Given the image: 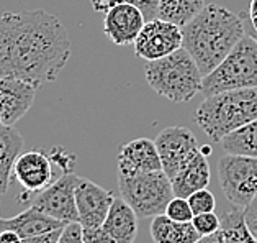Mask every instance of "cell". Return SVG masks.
<instances>
[{
  "label": "cell",
  "instance_id": "cell-3",
  "mask_svg": "<svg viewBox=\"0 0 257 243\" xmlns=\"http://www.w3.org/2000/svg\"><path fill=\"white\" fill-rule=\"evenodd\" d=\"M254 120H257V87L208 96L195 112L197 125L213 141H221Z\"/></svg>",
  "mask_w": 257,
  "mask_h": 243
},
{
  "label": "cell",
  "instance_id": "cell-25",
  "mask_svg": "<svg viewBox=\"0 0 257 243\" xmlns=\"http://www.w3.org/2000/svg\"><path fill=\"white\" fill-rule=\"evenodd\" d=\"M164 214L177 222H192L193 219V210L189 204V199L179 197V196H174L171 201H169Z\"/></svg>",
  "mask_w": 257,
  "mask_h": 243
},
{
  "label": "cell",
  "instance_id": "cell-23",
  "mask_svg": "<svg viewBox=\"0 0 257 243\" xmlns=\"http://www.w3.org/2000/svg\"><path fill=\"white\" fill-rule=\"evenodd\" d=\"M221 219V232L224 235V243H257V238L249 232L244 220V209L236 207L226 210Z\"/></svg>",
  "mask_w": 257,
  "mask_h": 243
},
{
  "label": "cell",
  "instance_id": "cell-16",
  "mask_svg": "<svg viewBox=\"0 0 257 243\" xmlns=\"http://www.w3.org/2000/svg\"><path fill=\"white\" fill-rule=\"evenodd\" d=\"M66 225L67 223L45 214V212H41L40 209L31 207V205L27 210L20 212V214H17L15 217H10V219L0 217V228L14 230L22 238L49 233V232H53V230L64 228Z\"/></svg>",
  "mask_w": 257,
  "mask_h": 243
},
{
  "label": "cell",
  "instance_id": "cell-19",
  "mask_svg": "<svg viewBox=\"0 0 257 243\" xmlns=\"http://www.w3.org/2000/svg\"><path fill=\"white\" fill-rule=\"evenodd\" d=\"M149 232L154 243H197L202 238L192 222L172 220L166 214L153 217Z\"/></svg>",
  "mask_w": 257,
  "mask_h": 243
},
{
  "label": "cell",
  "instance_id": "cell-34",
  "mask_svg": "<svg viewBox=\"0 0 257 243\" xmlns=\"http://www.w3.org/2000/svg\"><path fill=\"white\" fill-rule=\"evenodd\" d=\"M115 2H118V0H90L93 10L100 12V14H105V12L108 10Z\"/></svg>",
  "mask_w": 257,
  "mask_h": 243
},
{
  "label": "cell",
  "instance_id": "cell-37",
  "mask_svg": "<svg viewBox=\"0 0 257 243\" xmlns=\"http://www.w3.org/2000/svg\"><path fill=\"white\" fill-rule=\"evenodd\" d=\"M0 125H4V122H2V114H0Z\"/></svg>",
  "mask_w": 257,
  "mask_h": 243
},
{
  "label": "cell",
  "instance_id": "cell-11",
  "mask_svg": "<svg viewBox=\"0 0 257 243\" xmlns=\"http://www.w3.org/2000/svg\"><path fill=\"white\" fill-rule=\"evenodd\" d=\"M12 176L23 188V194L18 196V202L30 201L31 196L38 194L40 191L46 189L56 181L53 161L48 156V153L41 151V149L20 153L14 165Z\"/></svg>",
  "mask_w": 257,
  "mask_h": 243
},
{
  "label": "cell",
  "instance_id": "cell-17",
  "mask_svg": "<svg viewBox=\"0 0 257 243\" xmlns=\"http://www.w3.org/2000/svg\"><path fill=\"white\" fill-rule=\"evenodd\" d=\"M102 228L116 243H135L138 235V215L123 197H115Z\"/></svg>",
  "mask_w": 257,
  "mask_h": 243
},
{
  "label": "cell",
  "instance_id": "cell-4",
  "mask_svg": "<svg viewBox=\"0 0 257 243\" xmlns=\"http://www.w3.org/2000/svg\"><path fill=\"white\" fill-rule=\"evenodd\" d=\"M148 84L172 102H189L202 89L203 74L190 53L182 46L166 58L148 61L144 69Z\"/></svg>",
  "mask_w": 257,
  "mask_h": 243
},
{
  "label": "cell",
  "instance_id": "cell-7",
  "mask_svg": "<svg viewBox=\"0 0 257 243\" xmlns=\"http://www.w3.org/2000/svg\"><path fill=\"white\" fill-rule=\"evenodd\" d=\"M218 179L224 197L244 209L257 196V158L226 153L218 161Z\"/></svg>",
  "mask_w": 257,
  "mask_h": 243
},
{
  "label": "cell",
  "instance_id": "cell-15",
  "mask_svg": "<svg viewBox=\"0 0 257 243\" xmlns=\"http://www.w3.org/2000/svg\"><path fill=\"white\" fill-rule=\"evenodd\" d=\"M118 173L124 176L161 171V158L156 143L149 138H136L121 146L118 153Z\"/></svg>",
  "mask_w": 257,
  "mask_h": 243
},
{
  "label": "cell",
  "instance_id": "cell-33",
  "mask_svg": "<svg viewBox=\"0 0 257 243\" xmlns=\"http://www.w3.org/2000/svg\"><path fill=\"white\" fill-rule=\"evenodd\" d=\"M22 236L18 235L14 230H9V228H4L0 232V243H22Z\"/></svg>",
  "mask_w": 257,
  "mask_h": 243
},
{
  "label": "cell",
  "instance_id": "cell-6",
  "mask_svg": "<svg viewBox=\"0 0 257 243\" xmlns=\"http://www.w3.org/2000/svg\"><path fill=\"white\" fill-rule=\"evenodd\" d=\"M118 186L121 197L141 219L164 214L169 201L174 197L172 183L162 170L135 176L118 173Z\"/></svg>",
  "mask_w": 257,
  "mask_h": 243
},
{
  "label": "cell",
  "instance_id": "cell-22",
  "mask_svg": "<svg viewBox=\"0 0 257 243\" xmlns=\"http://www.w3.org/2000/svg\"><path fill=\"white\" fill-rule=\"evenodd\" d=\"M224 153L257 158V120L247 123L221 140Z\"/></svg>",
  "mask_w": 257,
  "mask_h": 243
},
{
  "label": "cell",
  "instance_id": "cell-20",
  "mask_svg": "<svg viewBox=\"0 0 257 243\" xmlns=\"http://www.w3.org/2000/svg\"><path fill=\"white\" fill-rule=\"evenodd\" d=\"M23 148V136L15 125H0V196L9 191L12 171Z\"/></svg>",
  "mask_w": 257,
  "mask_h": 243
},
{
  "label": "cell",
  "instance_id": "cell-32",
  "mask_svg": "<svg viewBox=\"0 0 257 243\" xmlns=\"http://www.w3.org/2000/svg\"><path fill=\"white\" fill-rule=\"evenodd\" d=\"M62 230L64 228H58L49 233H43V235H36V236H28V238H23L22 243H59Z\"/></svg>",
  "mask_w": 257,
  "mask_h": 243
},
{
  "label": "cell",
  "instance_id": "cell-10",
  "mask_svg": "<svg viewBox=\"0 0 257 243\" xmlns=\"http://www.w3.org/2000/svg\"><path fill=\"white\" fill-rule=\"evenodd\" d=\"M158 148L162 171L169 179H174L185 163L195 154L200 146L192 130L185 127H167L154 140Z\"/></svg>",
  "mask_w": 257,
  "mask_h": 243
},
{
  "label": "cell",
  "instance_id": "cell-35",
  "mask_svg": "<svg viewBox=\"0 0 257 243\" xmlns=\"http://www.w3.org/2000/svg\"><path fill=\"white\" fill-rule=\"evenodd\" d=\"M197 243H224V235L221 232V228H219L218 232H215V233L202 236V238H200Z\"/></svg>",
  "mask_w": 257,
  "mask_h": 243
},
{
  "label": "cell",
  "instance_id": "cell-12",
  "mask_svg": "<svg viewBox=\"0 0 257 243\" xmlns=\"http://www.w3.org/2000/svg\"><path fill=\"white\" fill-rule=\"evenodd\" d=\"M115 194L102 188L93 181L77 176L76 181V207L77 222L82 230L102 227L110 205L113 202Z\"/></svg>",
  "mask_w": 257,
  "mask_h": 243
},
{
  "label": "cell",
  "instance_id": "cell-13",
  "mask_svg": "<svg viewBox=\"0 0 257 243\" xmlns=\"http://www.w3.org/2000/svg\"><path fill=\"white\" fill-rule=\"evenodd\" d=\"M146 23L143 12L133 4L118 0L103 14V33L118 46L135 45Z\"/></svg>",
  "mask_w": 257,
  "mask_h": 243
},
{
  "label": "cell",
  "instance_id": "cell-31",
  "mask_svg": "<svg viewBox=\"0 0 257 243\" xmlns=\"http://www.w3.org/2000/svg\"><path fill=\"white\" fill-rule=\"evenodd\" d=\"M244 220L249 232L257 238V196L244 207Z\"/></svg>",
  "mask_w": 257,
  "mask_h": 243
},
{
  "label": "cell",
  "instance_id": "cell-5",
  "mask_svg": "<svg viewBox=\"0 0 257 243\" xmlns=\"http://www.w3.org/2000/svg\"><path fill=\"white\" fill-rule=\"evenodd\" d=\"M246 87H257V38L254 35H244L226 58L203 76L200 92L208 97Z\"/></svg>",
  "mask_w": 257,
  "mask_h": 243
},
{
  "label": "cell",
  "instance_id": "cell-36",
  "mask_svg": "<svg viewBox=\"0 0 257 243\" xmlns=\"http://www.w3.org/2000/svg\"><path fill=\"white\" fill-rule=\"evenodd\" d=\"M250 20H252L255 33H257V0H252V4H250ZM255 38H257V35H255Z\"/></svg>",
  "mask_w": 257,
  "mask_h": 243
},
{
  "label": "cell",
  "instance_id": "cell-8",
  "mask_svg": "<svg viewBox=\"0 0 257 243\" xmlns=\"http://www.w3.org/2000/svg\"><path fill=\"white\" fill-rule=\"evenodd\" d=\"M76 181L77 174L62 173L61 176L40 191L38 194L30 197L31 207L40 209L45 214L54 217L64 223L77 222V207H76Z\"/></svg>",
  "mask_w": 257,
  "mask_h": 243
},
{
  "label": "cell",
  "instance_id": "cell-14",
  "mask_svg": "<svg viewBox=\"0 0 257 243\" xmlns=\"http://www.w3.org/2000/svg\"><path fill=\"white\" fill-rule=\"evenodd\" d=\"M40 87L18 77L0 79V114L4 125H15L35 102Z\"/></svg>",
  "mask_w": 257,
  "mask_h": 243
},
{
  "label": "cell",
  "instance_id": "cell-24",
  "mask_svg": "<svg viewBox=\"0 0 257 243\" xmlns=\"http://www.w3.org/2000/svg\"><path fill=\"white\" fill-rule=\"evenodd\" d=\"M12 77V14L0 15V79Z\"/></svg>",
  "mask_w": 257,
  "mask_h": 243
},
{
  "label": "cell",
  "instance_id": "cell-27",
  "mask_svg": "<svg viewBox=\"0 0 257 243\" xmlns=\"http://www.w3.org/2000/svg\"><path fill=\"white\" fill-rule=\"evenodd\" d=\"M189 204L193 210V215L195 214H203V212H213L216 207V199L211 194L208 189H200L195 191L193 194H190L189 197Z\"/></svg>",
  "mask_w": 257,
  "mask_h": 243
},
{
  "label": "cell",
  "instance_id": "cell-18",
  "mask_svg": "<svg viewBox=\"0 0 257 243\" xmlns=\"http://www.w3.org/2000/svg\"><path fill=\"white\" fill-rule=\"evenodd\" d=\"M174 196L189 197L195 191L205 189L210 184V165L206 159V154L198 149L193 156L187 161L185 166L175 174L171 181Z\"/></svg>",
  "mask_w": 257,
  "mask_h": 243
},
{
  "label": "cell",
  "instance_id": "cell-28",
  "mask_svg": "<svg viewBox=\"0 0 257 243\" xmlns=\"http://www.w3.org/2000/svg\"><path fill=\"white\" fill-rule=\"evenodd\" d=\"M59 243H84L82 227L79 225V222L67 223L61 233Z\"/></svg>",
  "mask_w": 257,
  "mask_h": 243
},
{
  "label": "cell",
  "instance_id": "cell-1",
  "mask_svg": "<svg viewBox=\"0 0 257 243\" xmlns=\"http://www.w3.org/2000/svg\"><path fill=\"white\" fill-rule=\"evenodd\" d=\"M71 58V40L58 17L46 10L12 14V77L41 87L58 79Z\"/></svg>",
  "mask_w": 257,
  "mask_h": 243
},
{
  "label": "cell",
  "instance_id": "cell-30",
  "mask_svg": "<svg viewBox=\"0 0 257 243\" xmlns=\"http://www.w3.org/2000/svg\"><path fill=\"white\" fill-rule=\"evenodd\" d=\"M82 236H84V243H116L102 227L82 230Z\"/></svg>",
  "mask_w": 257,
  "mask_h": 243
},
{
  "label": "cell",
  "instance_id": "cell-2",
  "mask_svg": "<svg viewBox=\"0 0 257 243\" xmlns=\"http://www.w3.org/2000/svg\"><path fill=\"white\" fill-rule=\"evenodd\" d=\"M182 35L184 48L190 53L200 72L206 76L246 33L241 15L218 4H210L182 28Z\"/></svg>",
  "mask_w": 257,
  "mask_h": 243
},
{
  "label": "cell",
  "instance_id": "cell-9",
  "mask_svg": "<svg viewBox=\"0 0 257 243\" xmlns=\"http://www.w3.org/2000/svg\"><path fill=\"white\" fill-rule=\"evenodd\" d=\"M133 46L138 58L144 61H156L166 58L184 46V35L177 25L156 17L144 23Z\"/></svg>",
  "mask_w": 257,
  "mask_h": 243
},
{
  "label": "cell",
  "instance_id": "cell-26",
  "mask_svg": "<svg viewBox=\"0 0 257 243\" xmlns=\"http://www.w3.org/2000/svg\"><path fill=\"white\" fill-rule=\"evenodd\" d=\"M192 223L202 236L211 235V233H215L221 228V219L215 214V210L203 212V214H195L192 219Z\"/></svg>",
  "mask_w": 257,
  "mask_h": 243
},
{
  "label": "cell",
  "instance_id": "cell-21",
  "mask_svg": "<svg viewBox=\"0 0 257 243\" xmlns=\"http://www.w3.org/2000/svg\"><path fill=\"white\" fill-rule=\"evenodd\" d=\"M203 7L205 0H159L156 17L184 28Z\"/></svg>",
  "mask_w": 257,
  "mask_h": 243
},
{
  "label": "cell",
  "instance_id": "cell-29",
  "mask_svg": "<svg viewBox=\"0 0 257 243\" xmlns=\"http://www.w3.org/2000/svg\"><path fill=\"white\" fill-rule=\"evenodd\" d=\"M124 2H130L133 4L135 7H138L141 12L144 18L148 20H153L158 15V5H159V0H124Z\"/></svg>",
  "mask_w": 257,
  "mask_h": 243
}]
</instances>
